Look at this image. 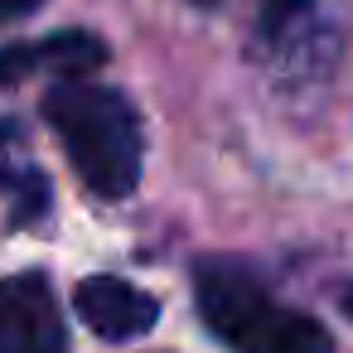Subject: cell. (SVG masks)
I'll return each instance as SVG.
<instances>
[{"mask_svg":"<svg viewBox=\"0 0 353 353\" xmlns=\"http://www.w3.org/2000/svg\"><path fill=\"white\" fill-rule=\"evenodd\" d=\"M107 59V44L88 30H68V34H49L39 44H10L0 54V88H15L20 78L49 68L54 83L59 78H88L92 68H102Z\"/></svg>","mask_w":353,"mask_h":353,"instance_id":"obj_6","label":"cell"},{"mask_svg":"<svg viewBox=\"0 0 353 353\" xmlns=\"http://www.w3.org/2000/svg\"><path fill=\"white\" fill-rule=\"evenodd\" d=\"M44 121L54 126L59 145L68 150V165L97 199H126L141 184L145 136L136 107L117 88L59 78L44 97Z\"/></svg>","mask_w":353,"mask_h":353,"instance_id":"obj_1","label":"cell"},{"mask_svg":"<svg viewBox=\"0 0 353 353\" xmlns=\"http://www.w3.org/2000/svg\"><path fill=\"white\" fill-rule=\"evenodd\" d=\"M0 353H68V324L39 271L0 281Z\"/></svg>","mask_w":353,"mask_h":353,"instance_id":"obj_3","label":"cell"},{"mask_svg":"<svg viewBox=\"0 0 353 353\" xmlns=\"http://www.w3.org/2000/svg\"><path fill=\"white\" fill-rule=\"evenodd\" d=\"M0 194L20 203V218H39L49 208V179L30 155V141L10 117H0Z\"/></svg>","mask_w":353,"mask_h":353,"instance_id":"obj_7","label":"cell"},{"mask_svg":"<svg viewBox=\"0 0 353 353\" xmlns=\"http://www.w3.org/2000/svg\"><path fill=\"white\" fill-rule=\"evenodd\" d=\"M39 6H44V0H0V20H20V15H30Z\"/></svg>","mask_w":353,"mask_h":353,"instance_id":"obj_8","label":"cell"},{"mask_svg":"<svg viewBox=\"0 0 353 353\" xmlns=\"http://www.w3.org/2000/svg\"><path fill=\"white\" fill-rule=\"evenodd\" d=\"M256 54L285 78H310L329 54L319 0H256Z\"/></svg>","mask_w":353,"mask_h":353,"instance_id":"obj_4","label":"cell"},{"mask_svg":"<svg viewBox=\"0 0 353 353\" xmlns=\"http://www.w3.org/2000/svg\"><path fill=\"white\" fill-rule=\"evenodd\" d=\"M73 310H78V319H83L97 339H112V343L141 339V334H150L155 319H160L155 295H145L141 285H131V281H121V276H88V281L73 290Z\"/></svg>","mask_w":353,"mask_h":353,"instance_id":"obj_5","label":"cell"},{"mask_svg":"<svg viewBox=\"0 0 353 353\" xmlns=\"http://www.w3.org/2000/svg\"><path fill=\"white\" fill-rule=\"evenodd\" d=\"M194 300L203 324L232 348V353H334L329 329L276 300L261 276L242 261L208 256L194 266Z\"/></svg>","mask_w":353,"mask_h":353,"instance_id":"obj_2","label":"cell"}]
</instances>
